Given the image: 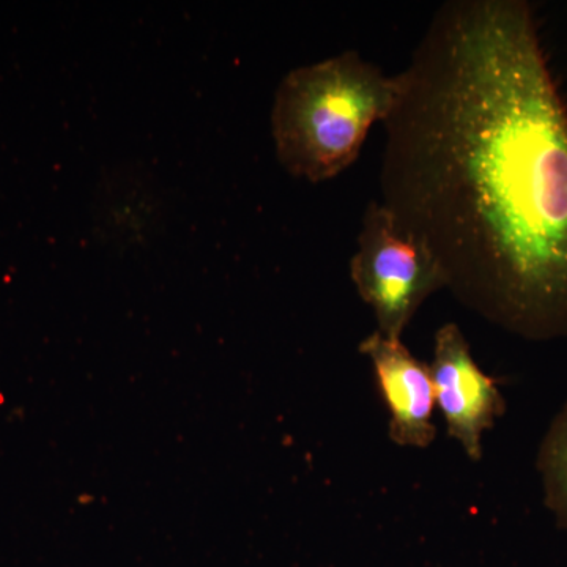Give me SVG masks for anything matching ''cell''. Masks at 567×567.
Wrapping results in <instances>:
<instances>
[{
  "mask_svg": "<svg viewBox=\"0 0 567 567\" xmlns=\"http://www.w3.org/2000/svg\"><path fill=\"white\" fill-rule=\"evenodd\" d=\"M360 352L371 360L380 395L390 413L388 434L402 447L431 446L436 436L432 415L435 391L431 369L410 353L402 341H393L379 331L369 334Z\"/></svg>",
  "mask_w": 567,
  "mask_h": 567,
  "instance_id": "obj_5",
  "label": "cell"
},
{
  "mask_svg": "<svg viewBox=\"0 0 567 567\" xmlns=\"http://www.w3.org/2000/svg\"><path fill=\"white\" fill-rule=\"evenodd\" d=\"M429 369L447 435L461 443L470 461L481 462L484 432L505 415L506 401L495 379L477 365L456 323L443 324L436 331Z\"/></svg>",
  "mask_w": 567,
  "mask_h": 567,
  "instance_id": "obj_4",
  "label": "cell"
},
{
  "mask_svg": "<svg viewBox=\"0 0 567 567\" xmlns=\"http://www.w3.org/2000/svg\"><path fill=\"white\" fill-rule=\"evenodd\" d=\"M401 82L358 51H346L284 76L275 95L271 130L287 173L312 183L352 166L377 122L398 103Z\"/></svg>",
  "mask_w": 567,
  "mask_h": 567,
  "instance_id": "obj_2",
  "label": "cell"
},
{
  "mask_svg": "<svg viewBox=\"0 0 567 567\" xmlns=\"http://www.w3.org/2000/svg\"><path fill=\"white\" fill-rule=\"evenodd\" d=\"M350 278L361 300L374 312L377 331L393 341L420 311L421 305L447 289L434 254L395 229L393 216L379 200L365 207Z\"/></svg>",
  "mask_w": 567,
  "mask_h": 567,
  "instance_id": "obj_3",
  "label": "cell"
},
{
  "mask_svg": "<svg viewBox=\"0 0 567 567\" xmlns=\"http://www.w3.org/2000/svg\"><path fill=\"white\" fill-rule=\"evenodd\" d=\"M388 115L379 203L447 289L528 341L567 338V104L525 0H447Z\"/></svg>",
  "mask_w": 567,
  "mask_h": 567,
  "instance_id": "obj_1",
  "label": "cell"
},
{
  "mask_svg": "<svg viewBox=\"0 0 567 567\" xmlns=\"http://www.w3.org/2000/svg\"><path fill=\"white\" fill-rule=\"evenodd\" d=\"M536 466L543 483L544 505L557 527L567 532V401L543 436Z\"/></svg>",
  "mask_w": 567,
  "mask_h": 567,
  "instance_id": "obj_6",
  "label": "cell"
}]
</instances>
